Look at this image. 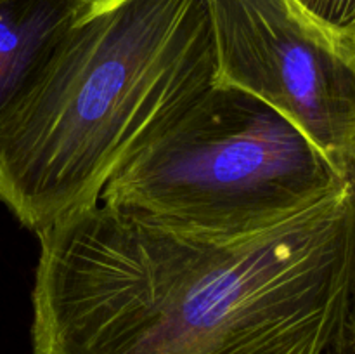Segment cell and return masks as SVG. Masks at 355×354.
<instances>
[{
	"mask_svg": "<svg viewBox=\"0 0 355 354\" xmlns=\"http://www.w3.org/2000/svg\"><path fill=\"white\" fill-rule=\"evenodd\" d=\"M37 236L31 354H324L352 314L350 180L236 238L101 203Z\"/></svg>",
	"mask_w": 355,
	"mask_h": 354,
	"instance_id": "6da1fadb",
	"label": "cell"
},
{
	"mask_svg": "<svg viewBox=\"0 0 355 354\" xmlns=\"http://www.w3.org/2000/svg\"><path fill=\"white\" fill-rule=\"evenodd\" d=\"M92 0H0V125Z\"/></svg>",
	"mask_w": 355,
	"mask_h": 354,
	"instance_id": "5b68a950",
	"label": "cell"
},
{
	"mask_svg": "<svg viewBox=\"0 0 355 354\" xmlns=\"http://www.w3.org/2000/svg\"><path fill=\"white\" fill-rule=\"evenodd\" d=\"M324 354H355V340L350 335L349 326H347L345 332L336 339V342Z\"/></svg>",
	"mask_w": 355,
	"mask_h": 354,
	"instance_id": "52a82bcc",
	"label": "cell"
},
{
	"mask_svg": "<svg viewBox=\"0 0 355 354\" xmlns=\"http://www.w3.org/2000/svg\"><path fill=\"white\" fill-rule=\"evenodd\" d=\"M205 2L215 82L290 118L347 177L355 149V56L291 0Z\"/></svg>",
	"mask_w": 355,
	"mask_h": 354,
	"instance_id": "277c9868",
	"label": "cell"
},
{
	"mask_svg": "<svg viewBox=\"0 0 355 354\" xmlns=\"http://www.w3.org/2000/svg\"><path fill=\"white\" fill-rule=\"evenodd\" d=\"M347 180L290 118L214 82L107 180L99 203L236 238L283 224Z\"/></svg>",
	"mask_w": 355,
	"mask_h": 354,
	"instance_id": "3957f363",
	"label": "cell"
},
{
	"mask_svg": "<svg viewBox=\"0 0 355 354\" xmlns=\"http://www.w3.org/2000/svg\"><path fill=\"white\" fill-rule=\"evenodd\" d=\"M214 82L205 0H92L0 125V201L35 235L96 207Z\"/></svg>",
	"mask_w": 355,
	"mask_h": 354,
	"instance_id": "7a4b0ae2",
	"label": "cell"
},
{
	"mask_svg": "<svg viewBox=\"0 0 355 354\" xmlns=\"http://www.w3.org/2000/svg\"><path fill=\"white\" fill-rule=\"evenodd\" d=\"M329 40L355 56V0H291Z\"/></svg>",
	"mask_w": 355,
	"mask_h": 354,
	"instance_id": "8992f818",
	"label": "cell"
},
{
	"mask_svg": "<svg viewBox=\"0 0 355 354\" xmlns=\"http://www.w3.org/2000/svg\"><path fill=\"white\" fill-rule=\"evenodd\" d=\"M347 177H349L350 184H352V187H354V193H355V149H354V156H352V162H350L349 174H347ZM349 330H350V333H352V337L355 340V294H354L352 314H350V321H349Z\"/></svg>",
	"mask_w": 355,
	"mask_h": 354,
	"instance_id": "ba28073f",
	"label": "cell"
}]
</instances>
